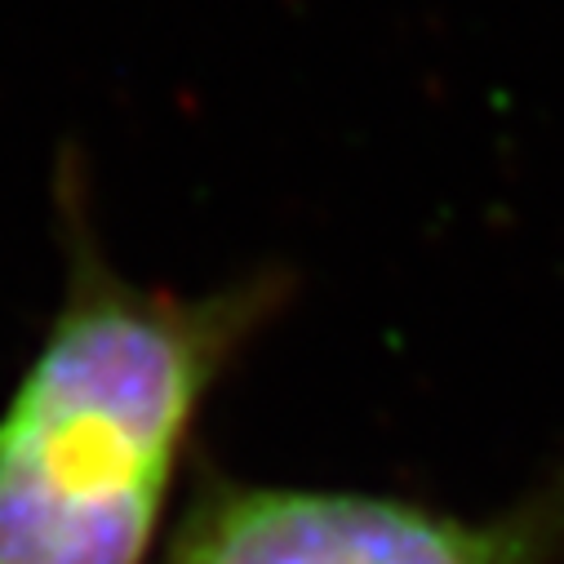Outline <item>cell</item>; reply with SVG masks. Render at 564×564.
Returning <instances> with one entry per match:
<instances>
[{
    "instance_id": "obj_1",
    "label": "cell",
    "mask_w": 564,
    "mask_h": 564,
    "mask_svg": "<svg viewBox=\"0 0 564 564\" xmlns=\"http://www.w3.org/2000/svg\"><path fill=\"white\" fill-rule=\"evenodd\" d=\"M85 200L63 161V299L0 409V564H152L200 409L290 299L275 267L209 294L124 280Z\"/></svg>"
},
{
    "instance_id": "obj_2",
    "label": "cell",
    "mask_w": 564,
    "mask_h": 564,
    "mask_svg": "<svg viewBox=\"0 0 564 564\" xmlns=\"http://www.w3.org/2000/svg\"><path fill=\"white\" fill-rule=\"evenodd\" d=\"M564 463L498 516L365 489L258 485L196 467L156 564H560Z\"/></svg>"
}]
</instances>
